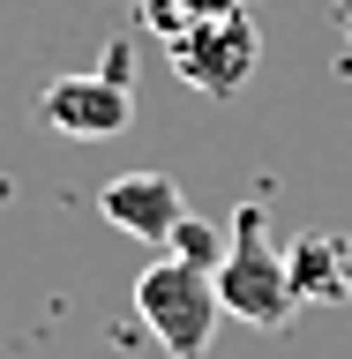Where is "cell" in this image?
Wrapping results in <instances>:
<instances>
[{"mask_svg":"<svg viewBox=\"0 0 352 359\" xmlns=\"http://www.w3.org/2000/svg\"><path fill=\"white\" fill-rule=\"evenodd\" d=\"M218 277V299L233 322L247 330H285L292 314H300V292H292V262L278 255V240L263 232V210L247 202L233 210V232H225V262L210 269Z\"/></svg>","mask_w":352,"mask_h":359,"instance_id":"6da1fadb","label":"cell"},{"mask_svg":"<svg viewBox=\"0 0 352 359\" xmlns=\"http://www.w3.org/2000/svg\"><path fill=\"white\" fill-rule=\"evenodd\" d=\"M135 314H143V330L173 359H202L210 337H218V322H225V299H218V277L202 262L165 255V262H150L135 277Z\"/></svg>","mask_w":352,"mask_h":359,"instance_id":"7a4b0ae2","label":"cell"},{"mask_svg":"<svg viewBox=\"0 0 352 359\" xmlns=\"http://www.w3.org/2000/svg\"><path fill=\"white\" fill-rule=\"evenodd\" d=\"M165 60H173V75L188 90H202V97H233V90H247V75H255V60H263V30H255L247 8H233V15H202V22H188L180 38H165Z\"/></svg>","mask_w":352,"mask_h":359,"instance_id":"3957f363","label":"cell"},{"mask_svg":"<svg viewBox=\"0 0 352 359\" xmlns=\"http://www.w3.org/2000/svg\"><path fill=\"white\" fill-rule=\"evenodd\" d=\"M38 120L67 142H112V135L135 128V90L120 75H60V83H45L38 97Z\"/></svg>","mask_w":352,"mask_h":359,"instance_id":"277c9868","label":"cell"},{"mask_svg":"<svg viewBox=\"0 0 352 359\" xmlns=\"http://www.w3.org/2000/svg\"><path fill=\"white\" fill-rule=\"evenodd\" d=\"M98 217L143 247H173V232L188 224V195L173 187V172H120L98 187Z\"/></svg>","mask_w":352,"mask_h":359,"instance_id":"5b68a950","label":"cell"},{"mask_svg":"<svg viewBox=\"0 0 352 359\" xmlns=\"http://www.w3.org/2000/svg\"><path fill=\"white\" fill-rule=\"evenodd\" d=\"M285 262H292V292L300 299H352V247L345 240L300 232V247H292Z\"/></svg>","mask_w":352,"mask_h":359,"instance_id":"8992f818","label":"cell"},{"mask_svg":"<svg viewBox=\"0 0 352 359\" xmlns=\"http://www.w3.org/2000/svg\"><path fill=\"white\" fill-rule=\"evenodd\" d=\"M233 8H247V0H135V15L150 22L157 38H180L188 22H202V15H233Z\"/></svg>","mask_w":352,"mask_h":359,"instance_id":"52a82bcc","label":"cell"},{"mask_svg":"<svg viewBox=\"0 0 352 359\" xmlns=\"http://www.w3.org/2000/svg\"><path fill=\"white\" fill-rule=\"evenodd\" d=\"M345 38H352V8H345Z\"/></svg>","mask_w":352,"mask_h":359,"instance_id":"ba28073f","label":"cell"}]
</instances>
